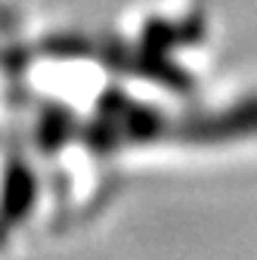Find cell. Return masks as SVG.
<instances>
[{
  "instance_id": "6da1fadb",
  "label": "cell",
  "mask_w": 257,
  "mask_h": 260,
  "mask_svg": "<svg viewBox=\"0 0 257 260\" xmlns=\"http://www.w3.org/2000/svg\"><path fill=\"white\" fill-rule=\"evenodd\" d=\"M183 137L189 143H230L242 137H257V93L217 115L192 118L183 127Z\"/></svg>"
}]
</instances>
